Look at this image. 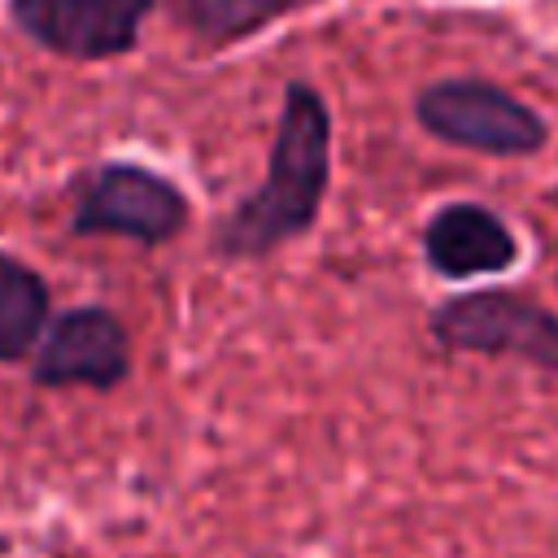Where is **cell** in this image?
Here are the masks:
<instances>
[{
    "label": "cell",
    "instance_id": "6da1fadb",
    "mask_svg": "<svg viewBox=\"0 0 558 558\" xmlns=\"http://www.w3.org/2000/svg\"><path fill=\"white\" fill-rule=\"evenodd\" d=\"M331 187V109L305 78L283 87L262 183L240 196L214 227L209 253L222 262H266L314 231Z\"/></svg>",
    "mask_w": 558,
    "mask_h": 558
},
{
    "label": "cell",
    "instance_id": "7a4b0ae2",
    "mask_svg": "<svg viewBox=\"0 0 558 558\" xmlns=\"http://www.w3.org/2000/svg\"><path fill=\"white\" fill-rule=\"evenodd\" d=\"M192 222L187 192L144 161H100L74 183L70 235H118L140 248L179 240Z\"/></svg>",
    "mask_w": 558,
    "mask_h": 558
},
{
    "label": "cell",
    "instance_id": "3957f363",
    "mask_svg": "<svg viewBox=\"0 0 558 558\" xmlns=\"http://www.w3.org/2000/svg\"><path fill=\"white\" fill-rule=\"evenodd\" d=\"M414 122L432 140L449 148L484 153V157H532L549 144V122L527 100L475 74L436 78L418 87Z\"/></svg>",
    "mask_w": 558,
    "mask_h": 558
},
{
    "label": "cell",
    "instance_id": "277c9868",
    "mask_svg": "<svg viewBox=\"0 0 558 558\" xmlns=\"http://www.w3.org/2000/svg\"><path fill=\"white\" fill-rule=\"evenodd\" d=\"M427 331L449 353L510 357L558 375V314L510 288H471L445 296L427 314Z\"/></svg>",
    "mask_w": 558,
    "mask_h": 558
},
{
    "label": "cell",
    "instance_id": "5b68a950",
    "mask_svg": "<svg viewBox=\"0 0 558 558\" xmlns=\"http://www.w3.org/2000/svg\"><path fill=\"white\" fill-rule=\"evenodd\" d=\"M126 375H131V331L109 305H96V301L52 314V323L31 357L35 388L109 392Z\"/></svg>",
    "mask_w": 558,
    "mask_h": 558
},
{
    "label": "cell",
    "instance_id": "8992f818",
    "mask_svg": "<svg viewBox=\"0 0 558 558\" xmlns=\"http://www.w3.org/2000/svg\"><path fill=\"white\" fill-rule=\"evenodd\" d=\"M9 22L65 61H113L140 44L157 0H4Z\"/></svg>",
    "mask_w": 558,
    "mask_h": 558
},
{
    "label": "cell",
    "instance_id": "52a82bcc",
    "mask_svg": "<svg viewBox=\"0 0 558 558\" xmlns=\"http://www.w3.org/2000/svg\"><path fill=\"white\" fill-rule=\"evenodd\" d=\"M519 253L514 227L480 201H445L423 222V262L440 279L506 275L519 266Z\"/></svg>",
    "mask_w": 558,
    "mask_h": 558
},
{
    "label": "cell",
    "instance_id": "ba28073f",
    "mask_svg": "<svg viewBox=\"0 0 558 558\" xmlns=\"http://www.w3.org/2000/svg\"><path fill=\"white\" fill-rule=\"evenodd\" d=\"M48 323H52L48 279L17 253L0 248V366H17L35 357Z\"/></svg>",
    "mask_w": 558,
    "mask_h": 558
},
{
    "label": "cell",
    "instance_id": "9c48e42d",
    "mask_svg": "<svg viewBox=\"0 0 558 558\" xmlns=\"http://www.w3.org/2000/svg\"><path fill=\"white\" fill-rule=\"evenodd\" d=\"M314 0H170L174 17L205 44V48H227L240 39H253L257 31L275 26L292 9H305Z\"/></svg>",
    "mask_w": 558,
    "mask_h": 558
},
{
    "label": "cell",
    "instance_id": "30bf717a",
    "mask_svg": "<svg viewBox=\"0 0 558 558\" xmlns=\"http://www.w3.org/2000/svg\"><path fill=\"white\" fill-rule=\"evenodd\" d=\"M554 283H558V275H554Z\"/></svg>",
    "mask_w": 558,
    "mask_h": 558
}]
</instances>
